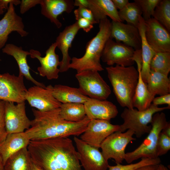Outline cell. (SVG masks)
Masks as SVG:
<instances>
[{
	"mask_svg": "<svg viewBox=\"0 0 170 170\" xmlns=\"http://www.w3.org/2000/svg\"><path fill=\"white\" fill-rule=\"evenodd\" d=\"M134 50L121 42L109 38L105 44L101 59L110 66L115 64L124 67L133 66L134 63L133 60Z\"/></svg>",
	"mask_w": 170,
	"mask_h": 170,
	"instance_id": "obj_9",
	"label": "cell"
},
{
	"mask_svg": "<svg viewBox=\"0 0 170 170\" xmlns=\"http://www.w3.org/2000/svg\"><path fill=\"white\" fill-rule=\"evenodd\" d=\"M24 27L22 18L15 12L14 5L9 3L6 13L0 20V50L6 45L12 32L16 31L22 37L26 36L29 33Z\"/></svg>",
	"mask_w": 170,
	"mask_h": 170,
	"instance_id": "obj_16",
	"label": "cell"
},
{
	"mask_svg": "<svg viewBox=\"0 0 170 170\" xmlns=\"http://www.w3.org/2000/svg\"><path fill=\"white\" fill-rule=\"evenodd\" d=\"M120 125L100 119L91 120L80 139L88 144L99 149L103 141L112 133L120 130Z\"/></svg>",
	"mask_w": 170,
	"mask_h": 170,
	"instance_id": "obj_12",
	"label": "cell"
},
{
	"mask_svg": "<svg viewBox=\"0 0 170 170\" xmlns=\"http://www.w3.org/2000/svg\"><path fill=\"white\" fill-rule=\"evenodd\" d=\"M76 20L80 29H82L86 32H88L93 28V24L87 19L80 18Z\"/></svg>",
	"mask_w": 170,
	"mask_h": 170,
	"instance_id": "obj_40",
	"label": "cell"
},
{
	"mask_svg": "<svg viewBox=\"0 0 170 170\" xmlns=\"http://www.w3.org/2000/svg\"><path fill=\"white\" fill-rule=\"evenodd\" d=\"M80 29L76 22L66 26L56 38L55 42L56 47L60 50L62 55L59 65L60 72H65L69 69L71 58L69 54V49L71 47L73 40Z\"/></svg>",
	"mask_w": 170,
	"mask_h": 170,
	"instance_id": "obj_20",
	"label": "cell"
},
{
	"mask_svg": "<svg viewBox=\"0 0 170 170\" xmlns=\"http://www.w3.org/2000/svg\"><path fill=\"white\" fill-rule=\"evenodd\" d=\"M111 22L107 17L99 23V31L96 35L87 43L84 55L80 58H71L69 68L76 70L77 73L87 70L98 71L104 70L100 59L105 44L110 38Z\"/></svg>",
	"mask_w": 170,
	"mask_h": 170,
	"instance_id": "obj_3",
	"label": "cell"
},
{
	"mask_svg": "<svg viewBox=\"0 0 170 170\" xmlns=\"http://www.w3.org/2000/svg\"><path fill=\"white\" fill-rule=\"evenodd\" d=\"M115 7L117 10L123 8L129 2L128 0H112Z\"/></svg>",
	"mask_w": 170,
	"mask_h": 170,
	"instance_id": "obj_42",
	"label": "cell"
},
{
	"mask_svg": "<svg viewBox=\"0 0 170 170\" xmlns=\"http://www.w3.org/2000/svg\"><path fill=\"white\" fill-rule=\"evenodd\" d=\"M5 9V7L2 5H0V15L3 14L4 12V9Z\"/></svg>",
	"mask_w": 170,
	"mask_h": 170,
	"instance_id": "obj_49",
	"label": "cell"
},
{
	"mask_svg": "<svg viewBox=\"0 0 170 170\" xmlns=\"http://www.w3.org/2000/svg\"><path fill=\"white\" fill-rule=\"evenodd\" d=\"M141 69L142 66H137L139 77L133 102V107L136 108L139 110H143L148 108L155 98L149 92L146 84L142 78Z\"/></svg>",
	"mask_w": 170,
	"mask_h": 170,
	"instance_id": "obj_27",
	"label": "cell"
},
{
	"mask_svg": "<svg viewBox=\"0 0 170 170\" xmlns=\"http://www.w3.org/2000/svg\"><path fill=\"white\" fill-rule=\"evenodd\" d=\"M134 2L140 7L145 21L151 18L154 10L160 0H134Z\"/></svg>",
	"mask_w": 170,
	"mask_h": 170,
	"instance_id": "obj_35",
	"label": "cell"
},
{
	"mask_svg": "<svg viewBox=\"0 0 170 170\" xmlns=\"http://www.w3.org/2000/svg\"><path fill=\"white\" fill-rule=\"evenodd\" d=\"M75 77L79 82V88L91 99L106 100L111 93L110 86L99 71L87 70L77 73Z\"/></svg>",
	"mask_w": 170,
	"mask_h": 170,
	"instance_id": "obj_7",
	"label": "cell"
},
{
	"mask_svg": "<svg viewBox=\"0 0 170 170\" xmlns=\"http://www.w3.org/2000/svg\"><path fill=\"white\" fill-rule=\"evenodd\" d=\"M152 104L158 106L163 104H167L170 107V94L160 96L154 98L153 99Z\"/></svg>",
	"mask_w": 170,
	"mask_h": 170,
	"instance_id": "obj_41",
	"label": "cell"
},
{
	"mask_svg": "<svg viewBox=\"0 0 170 170\" xmlns=\"http://www.w3.org/2000/svg\"><path fill=\"white\" fill-rule=\"evenodd\" d=\"M161 161L159 157L156 158H142L139 162L126 165L116 164L115 166L109 165V170H134L140 167L149 164H159Z\"/></svg>",
	"mask_w": 170,
	"mask_h": 170,
	"instance_id": "obj_34",
	"label": "cell"
},
{
	"mask_svg": "<svg viewBox=\"0 0 170 170\" xmlns=\"http://www.w3.org/2000/svg\"><path fill=\"white\" fill-rule=\"evenodd\" d=\"M159 164L145 165L138 167L134 170H159Z\"/></svg>",
	"mask_w": 170,
	"mask_h": 170,
	"instance_id": "obj_44",
	"label": "cell"
},
{
	"mask_svg": "<svg viewBox=\"0 0 170 170\" xmlns=\"http://www.w3.org/2000/svg\"><path fill=\"white\" fill-rule=\"evenodd\" d=\"M32 160L27 147L10 156L4 166V170H31Z\"/></svg>",
	"mask_w": 170,
	"mask_h": 170,
	"instance_id": "obj_29",
	"label": "cell"
},
{
	"mask_svg": "<svg viewBox=\"0 0 170 170\" xmlns=\"http://www.w3.org/2000/svg\"><path fill=\"white\" fill-rule=\"evenodd\" d=\"M32 110L34 118L31 121L30 128L25 131L30 140L78 136L85 131L90 120L86 116L78 122L66 121L60 115V108L46 112Z\"/></svg>",
	"mask_w": 170,
	"mask_h": 170,
	"instance_id": "obj_2",
	"label": "cell"
},
{
	"mask_svg": "<svg viewBox=\"0 0 170 170\" xmlns=\"http://www.w3.org/2000/svg\"><path fill=\"white\" fill-rule=\"evenodd\" d=\"M4 110L8 134L24 132L31 127V121L26 115L25 102L15 105L12 102L5 101Z\"/></svg>",
	"mask_w": 170,
	"mask_h": 170,
	"instance_id": "obj_11",
	"label": "cell"
},
{
	"mask_svg": "<svg viewBox=\"0 0 170 170\" xmlns=\"http://www.w3.org/2000/svg\"><path fill=\"white\" fill-rule=\"evenodd\" d=\"M161 132L170 137V123L168 122L162 130Z\"/></svg>",
	"mask_w": 170,
	"mask_h": 170,
	"instance_id": "obj_45",
	"label": "cell"
},
{
	"mask_svg": "<svg viewBox=\"0 0 170 170\" xmlns=\"http://www.w3.org/2000/svg\"><path fill=\"white\" fill-rule=\"evenodd\" d=\"M146 85L150 93L155 97L170 93V81L168 76L159 72L150 71Z\"/></svg>",
	"mask_w": 170,
	"mask_h": 170,
	"instance_id": "obj_28",
	"label": "cell"
},
{
	"mask_svg": "<svg viewBox=\"0 0 170 170\" xmlns=\"http://www.w3.org/2000/svg\"><path fill=\"white\" fill-rule=\"evenodd\" d=\"M165 114L158 112L153 116L151 128L141 144L134 150L126 153L124 160L130 164L140 158H156L157 142L160 133L167 124Z\"/></svg>",
	"mask_w": 170,
	"mask_h": 170,
	"instance_id": "obj_6",
	"label": "cell"
},
{
	"mask_svg": "<svg viewBox=\"0 0 170 170\" xmlns=\"http://www.w3.org/2000/svg\"><path fill=\"white\" fill-rule=\"evenodd\" d=\"M5 101L0 100V144L6 139L8 133L5 122Z\"/></svg>",
	"mask_w": 170,
	"mask_h": 170,
	"instance_id": "obj_38",
	"label": "cell"
},
{
	"mask_svg": "<svg viewBox=\"0 0 170 170\" xmlns=\"http://www.w3.org/2000/svg\"><path fill=\"white\" fill-rule=\"evenodd\" d=\"M134 133L130 129L125 132H115L107 137L102 142L100 148L101 153L107 161L113 159L116 164L122 163L124 160L125 150L127 145L133 140Z\"/></svg>",
	"mask_w": 170,
	"mask_h": 170,
	"instance_id": "obj_8",
	"label": "cell"
},
{
	"mask_svg": "<svg viewBox=\"0 0 170 170\" xmlns=\"http://www.w3.org/2000/svg\"><path fill=\"white\" fill-rule=\"evenodd\" d=\"M42 0H22L20 3V12L24 14L37 4H40Z\"/></svg>",
	"mask_w": 170,
	"mask_h": 170,
	"instance_id": "obj_39",
	"label": "cell"
},
{
	"mask_svg": "<svg viewBox=\"0 0 170 170\" xmlns=\"http://www.w3.org/2000/svg\"><path fill=\"white\" fill-rule=\"evenodd\" d=\"M4 166L3 160L0 155V170H4Z\"/></svg>",
	"mask_w": 170,
	"mask_h": 170,
	"instance_id": "obj_48",
	"label": "cell"
},
{
	"mask_svg": "<svg viewBox=\"0 0 170 170\" xmlns=\"http://www.w3.org/2000/svg\"><path fill=\"white\" fill-rule=\"evenodd\" d=\"M53 86L49 85L46 88L35 85L27 90L25 99L30 106L42 112H46L60 108L61 103L53 95Z\"/></svg>",
	"mask_w": 170,
	"mask_h": 170,
	"instance_id": "obj_14",
	"label": "cell"
},
{
	"mask_svg": "<svg viewBox=\"0 0 170 170\" xmlns=\"http://www.w3.org/2000/svg\"><path fill=\"white\" fill-rule=\"evenodd\" d=\"M31 170H42L37 166L32 161Z\"/></svg>",
	"mask_w": 170,
	"mask_h": 170,
	"instance_id": "obj_46",
	"label": "cell"
},
{
	"mask_svg": "<svg viewBox=\"0 0 170 170\" xmlns=\"http://www.w3.org/2000/svg\"><path fill=\"white\" fill-rule=\"evenodd\" d=\"M145 25L146 40L155 52H170V32L153 18L145 21Z\"/></svg>",
	"mask_w": 170,
	"mask_h": 170,
	"instance_id": "obj_15",
	"label": "cell"
},
{
	"mask_svg": "<svg viewBox=\"0 0 170 170\" xmlns=\"http://www.w3.org/2000/svg\"><path fill=\"white\" fill-rule=\"evenodd\" d=\"M170 150V137L160 133L157 145L156 154L159 157L167 153Z\"/></svg>",
	"mask_w": 170,
	"mask_h": 170,
	"instance_id": "obj_36",
	"label": "cell"
},
{
	"mask_svg": "<svg viewBox=\"0 0 170 170\" xmlns=\"http://www.w3.org/2000/svg\"><path fill=\"white\" fill-rule=\"evenodd\" d=\"M60 115L65 120L72 122L82 121L86 116L84 104L78 103L62 104Z\"/></svg>",
	"mask_w": 170,
	"mask_h": 170,
	"instance_id": "obj_30",
	"label": "cell"
},
{
	"mask_svg": "<svg viewBox=\"0 0 170 170\" xmlns=\"http://www.w3.org/2000/svg\"><path fill=\"white\" fill-rule=\"evenodd\" d=\"M137 27L141 39V50L142 64L141 75L144 81L146 84L148 77L150 72V62L156 53L149 45L146 40L145 36V20L142 16L139 17Z\"/></svg>",
	"mask_w": 170,
	"mask_h": 170,
	"instance_id": "obj_26",
	"label": "cell"
},
{
	"mask_svg": "<svg viewBox=\"0 0 170 170\" xmlns=\"http://www.w3.org/2000/svg\"><path fill=\"white\" fill-rule=\"evenodd\" d=\"M27 148L32 161L42 170H82L68 137L30 140Z\"/></svg>",
	"mask_w": 170,
	"mask_h": 170,
	"instance_id": "obj_1",
	"label": "cell"
},
{
	"mask_svg": "<svg viewBox=\"0 0 170 170\" xmlns=\"http://www.w3.org/2000/svg\"><path fill=\"white\" fill-rule=\"evenodd\" d=\"M150 71L168 76L170 71V52L156 53L150 64Z\"/></svg>",
	"mask_w": 170,
	"mask_h": 170,
	"instance_id": "obj_32",
	"label": "cell"
},
{
	"mask_svg": "<svg viewBox=\"0 0 170 170\" xmlns=\"http://www.w3.org/2000/svg\"><path fill=\"white\" fill-rule=\"evenodd\" d=\"M159 170H169V169L165 165L160 163L159 164Z\"/></svg>",
	"mask_w": 170,
	"mask_h": 170,
	"instance_id": "obj_47",
	"label": "cell"
},
{
	"mask_svg": "<svg viewBox=\"0 0 170 170\" xmlns=\"http://www.w3.org/2000/svg\"><path fill=\"white\" fill-rule=\"evenodd\" d=\"M56 47L55 42L53 43L46 51L45 56L43 57L41 56L38 51L32 49L29 52L31 57L37 59L41 64V66L37 69L40 75L46 76L49 80L58 79L60 72L58 68L60 62L59 56L55 52Z\"/></svg>",
	"mask_w": 170,
	"mask_h": 170,
	"instance_id": "obj_17",
	"label": "cell"
},
{
	"mask_svg": "<svg viewBox=\"0 0 170 170\" xmlns=\"http://www.w3.org/2000/svg\"><path fill=\"white\" fill-rule=\"evenodd\" d=\"M2 50L3 53L12 56L14 58L19 68V74L23 75L26 79L31 82L35 85L46 88L43 83L35 80L30 73V68L27 61V56L30 54V52L23 50L21 47H18L11 43L6 44L2 49Z\"/></svg>",
	"mask_w": 170,
	"mask_h": 170,
	"instance_id": "obj_22",
	"label": "cell"
},
{
	"mask_svg": "<svg viewBox=\"0 0 170 170\" xmlns=\"http://www.w3.org/2000/svg\"><path fill=\"white\" fill-rule=\"evenodd\" d=\"M86 8L91 10L98 24L107 16L112 21L122 22L112 0H88Z\"/></svg>",
	"mask_w": 170,
	"mask_h": 170,
	"instance_id": "obj_24",
	"label": "cell"
},
{
	"mask_svg": "<svg viewBox=\"0 0 170 170\" xmlns=\"http://www.w3.org/2000/svg\"><path fill=\"white\" fill-rule=\"evenodd\" d=\"M74 140L79 159L84 170H107L109 165L99 149L93 147L77 136Z\"/></svg>",
	"mask_w": 170,
	"mask_h": 170,
	"instance_id": "obj_13",
	"label": "cell"
},
{
	"mask_svg": "<svg viewBox=\"0 0 170 170\" xmlns=\"http://www.w3.org/2000/svg\"><path fill=\"white\" fill-rule=\"evenodd\" d=\"M86 116L90 120H110L116 116L118 111L112 102L89 98L84 104Z\"/></svg>",
	"mask_w": 170,
	"mask_h": 170,
	"instance_id": "obj_19",
	"label": "cell"
},
{
	"mask_svg": "<svg viewBox=\"0 0 170 170\" xmlns=\"http://www.w3.org/2000/svg\"><path fill=\"white\" fill-rule=\"evenodd\" d=\"M105 69L118 102L122 107L134 108L133 99L139 77L137 70L133 65H117L107 67Z\"/></svg>",
	"mask_w": 170,
	"mask_h": 170,
	"instance_id": "obj_4",
	"label": "cell"
},
{
	"mask_svg": "<svg viewBox=\"0 0 170 170\" xmlns=\"http://www.w3.org/2000/svg\"><path fill=\"white\" fill-rule=\"evenodd\" d=\"M30 141L25 132L8 134L5 139L0 144V155L4 165L12 155L27 147Z\"/></svg>",
	"mask_w": 170,
	"mask_h": 170,
	"instance_id": "obj_23",
	"label": "cell"
},
{
	"mask_svg": "<svg viewBox=\"0 0 170 170\" xmlns=\"http://www.w3.org/2000/svg\"><path fill=\"white\" fill-rule=\"evenodd\" d=\"M52 94L55 99L62 104L78 103L84 104L89 98L78 88L61 84L53 87Z\"/></svg>",
	"mask_w": 170,
	"mask_h": 170,
	"instance_id": "obj_25",
	"label": "cell"
},
{
	"mask_svg": "<svg viewBox=\"0 0 170 170\" xmlns=\"http://www.w3.org/2000/svg\"><path fill=\"white\" fill-rule=\"evenodd\" d=\"M170 108L168 106L160 107L152 104L143 110L125 108L121 114L123 122L120 125L119 131L124 132L127 130L130 129L134 132L137 138H140L150 130L151 126L148 124L151 122L155 114Z\"/></svg>",
	"mask_w": 170,
	"mask_h": 170,
	"instance_id": "obj_5",
	"label": "cell"
},
{
	"mask_svg": "<svg viewBox=\"0 0 170 170\" xmlns=\"http://www.w3.org/2000/svg\"><path fill=\"white\" fill-rule=\"evenodd\" d=\"M74 14L76 20L81 18L87 19L93 25L97 24L91 10L87 8L78 7L74 11Z\"/></svg>",
	"mask_w": 170,
	"mask_h": 170,
	"instance_id": "obj_37",
	"label": "cell"
},
{
	"mask_svg": "<svg viewBox=\"0 0 170 170\" xmlns=\"http://www.w3.org/2000/svg\"><path fill=\"white\" fill-rule=\"evenodd\" d=\"M20 0H0V5L4 6L6 9H7L9 3H13L14 5H17L20 4Z\"/></svg>",
	"mask_w": 170,
	"mask_h": 170,
	"instance_id": "obj_43",
	"label": "cell"
},
{
	"mask_svg": "<svg viewBox=\"0 0 170 170\" xmlns=\"http://www.w3.org/2000/svg\"><path fill=\"white\" fill-rule=\"evenodd\" d=\"M110 38L129 46L135 50L141 47V39L137 27L128 24L112 21Z\"/></svg>",
	"mask_w": 170,
	"mask_h": 170,
	"instance_id": "obj_18",
	"label": "cell"
},
{
	"mask_svg": "<svg viewBox=\"0 0 170 170\" xmlns=\"http://www.w3.org/2000/svg\"><path fill=\"white\" fill-rule=\"evenodd\" d=\"M24 76H16L8 73L0 74V100L17 103L25 102L27 91Z\"/></svg>",
	"mask_w": 170,
	"mask_h": 170,
	"instance_id": "obj_10",
	"label": "cell"
},
{
	"mask_svg": "<svg viewBox=\"0 0 170 170\" xmlns=\"http://www.w3.org/2000/svg\"><path fill=\"white\" fill-rule=\"evenodd\" d=\"M40 5L41 14L58 28L62 25L58 19V16L64 12L70 13L75 7L72 0H42Z\"/></svg>",
	"mask_w": 170,
	"mask_h": 170,
	"instance_id": "obj_21",
	"label": "cell"
},
{
	"mask_svg": "<svg viewBox=\"0 0 170 170\" xmlns=\"http://www.w3.org/2000/svg\"><path fill=\"white\" fill-rule=\"evenodd\" d=\"M153 18L170 31V0H160L156 6Z\"/></svg>",
	"mask_w": 170,
	"mask_h": 170,
	"instance_id": "obj_33",
	"label": "cell"
},
{
	"mask_svg": "<svg viewBox=\"0 0 170 170\" xmlns=\"http://www.w3.org/2000/svg\"><path fill=\"white\" fill-rule=\"evenodd\" d=\"M118 14L122 21H126L127 24L137 27L142 12L140 6L134 2H129L123 8L118 11Z\"/></svg>",
	"mask_w": 170,
	"mask_h": 170,
	"instance_id": "obj_31",
	"label": "cell"
}]
</instances>
